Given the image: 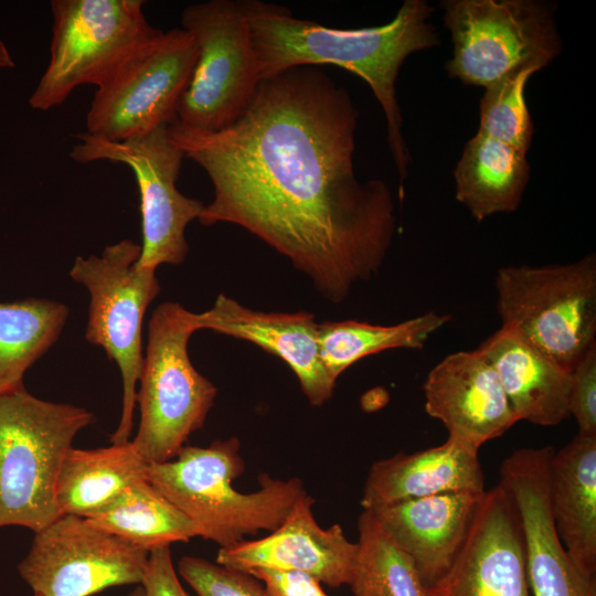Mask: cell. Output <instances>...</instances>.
Listing matches in <instances>:
<instances>
[{
	"label": "cell",
	"mask_w": 596,
	"mask_h": 596,
	"mask_svg": "<svg viewBox=\"0 0 596 596\" xmlns=\"http://www.w3.org/2000/svg\"><path fill=\"white\" fill-rule=\"evenodd\" d=\"M358 118L344 87L321 70L298 66L262 81L222 130L170 125L173 142L213 184L199 222L247 230L323 298L341 302L380 270L396 228L389 185L355 175Z\"/></svg>",
	"instance_id": "1"
},
{
	"label": "cell",
	"mask_w": 596,
	"mask_h": 596,
	"mask_svg": "<svg viewBox=\"0 0 596 596\" xmlns=\"http://www.w3.org/2000/svg\"><path fill=\"white\" fill-rule=\"evenodd\" d=\"M260 81L289 68L332 64L363 78L381 105L387 143L402 184L411 160L402 134L396 79L413 53L440 44L429 22L434 8L425 0H405L386 24L362 29H332L297 19L285 7L244 0Z\"/></svg>",
	"instance_id": "2"
},
{
	"label": "cell",
	"mask_w": 596,
	"mask_h": 596,
	"mask_svg": "<svg viewBox=\"0 0 596 596\" xmlns=\"http://www.w3.org/2000/svg\"><path fill=\"white\" fill-rule=\"evenodd\" d=\"M237 437L207 447L184 446L171 460L147 464L146 478L195 524L199 536L226 547L262 530L274 531L306 492L299 478L259 476V489L241 492L245 470Z\"/></svg>",
	"instance_id": "3"
},
{
	"label": "cell",
	"mask_w": 596,
	"mask_h": 596,
	"mask_svg": "<svg viewBox=\"0 0 596 596\" xmlns=\"http://www.w3.org/2000/svg\"><path fill=\"white\" fill-rule=\"evenodd\" d=\"M95 423L85 407L41 400L25 387L0 396V528L34 533L61 513L55 486L76 435Z\"/></svg>",
	"instance_id": "4"
},
{
	"label": "cell",
	"mask_w": 596,
	"mask_h": 596,
	"mask_svg": "<svg viewBox=\"0 0 596 596\" xmlns=\"http://www.w3.org/2000/svg\"><path fill=\"white\" fill-rule=\"evenodd\" d=\"M192 313L178 302L159 305L148 322L146 355L136 404L140 423L131 440L147 462L173 459L203 427L217 389L192 364L188 344L196 332Z\"/></svg>",
	"instance_id": "5"
},
{
	"label": "cell",
	"mask_w": 596,
	"mask_h": 596,
	"mask_svg": "<svg viewBox=\"0 0 596 596\" xmlns=\"http://www.w3.org/2000/svg\"><path fill=\"white\" fill-rule=\"evenodd\" d=\"M501 328L572 372L596 345V255L564 265L504 266L496 275Z\"/></svg>",
	"instance_id": "6"
},
{
	"label": "cell",
	"mask_w": 596,
	"mask_h": 596,
	"mask_svg": "<svg viewBox=\"0 0 596 596\" xmlns=\"http://www.w3.org/2000/svg\"><path fill=\"white\" fill-rule=\"evenodd\" d=\"M453 42L445 68L464 85L483 88L507 75L549 66L562 52L554 11L539 0H443Z\"/></svg>",
	"instance_id": "7"
},
{
	"label": "cell",
	"mask_w": 596,
	"mask_h": 596,
	"mask_svg": "<svg viewBox=\"0 0 596 596\" xmlns=\"http://www.w3.org/2000/svg\"><path fill=\"white\" fill-rule=\"evenodd\" d=\"M142 7L141 0H52L50 62L29 98L31 108L49 110L81 85L98 87L161 35Z\"/></svg>",
	"instance_id": "8"
},
{
	"label": "cell",
	"mask_w": 596,
	"mask_h": 596,
	"mask_svg": "<svg viewBox=\"0 0 596 596\" xmlns=\"http://www.w3.org/2000/svg\"><path fill=\"white\" fill-rule=\"evenodd\" d=\"M141 245L123 240L104 248L100 256H77L71 278L89 292L86 340L105 350L118 365L123 406L111 444L127 443L134 426L137 384L142 369V320L160 292L156 270L138 269Z\"/></svg>",
	"instance_id": "9"
},
{
	"label": "cell",
	"mask_w": 596,
	"mask_h": 596,
	"mask_svg": "<svg viewBox=\"0 0 596 596\" xmlns=\"http://www.w3.org/2000/svg\"><path fill=\"white\" fill-rule=\"evenodd\" d=\"M181 23L195 39L199 54L178 104L177 123L222 130L244 113L262 82L244 0L190 4Z\"/></svg>",
	"instance_id": "10"
},
{
	"label": "cell",
	"mask_w": 596,
	"mask_h": 596,
	"mask_svg": "<svg viewBox=\"0 0 596 596\" xmlns=\"http://www.w3.org/2000/svg\"><path fill=\"white\" fill-rule=\"evenodd\" d=\"M198 54L190 32L179 28L162 32L96 88L86 115V134L121 142L175 124Z\"/></svg>",
	"instance_id": "11"
},
{
	"label": "cell",
	"mask_w": 596,
	"mask_h": 596,
	"mask_svg": "<svg viewBox=\"0 0 596 596\" xmlns=\"http://www.w3.org/2000/svg\"><path fill=\"white\" fill-rule=\"evenodd\" d=\"M77 139L70 152L73 160L119 162L135 174L142 232L137 268L156 270L162 264H182L189 252L185 228L199 219L204 204L183 195L175 185L184 153L171 139L169 126L121 142L86 132L77 135Z\"/></svg>",
	"instance_id": "12"
},
{
	"label": "cell",
	"mask_w": 596,
	"mask_h": 596,
	"mask_svg": "<svg viewBox=\"0 0 596 596\" xmlns=\"http://www.w3.org/2000/svg\"><path fill=\"white\" fill-rule=\"evenodd\" d=\"M148 557V551L88 519L63 514L34 533L18 572L35 596H92L140 585Z\"/></svg>",
	"instance_id": "13"
},
{
	"label": "cell",
	"mask_w": 596,
	"mask_h": 596,
	"mask_svg": "<svg viewBox=\"0 0 596 596\" xmlns=\"http://www.w3.org/2000/svg\"><path fill=\"white\" fill-rule=\"evenodd\" d=\"M429 596H531L517 507L500 483L479 500L465 541Z\"/></svg>",
	"instance_id": "14"
},
{
	"label": "cell",
	"mask_w": 596,
	"mask_h": 596,
	"mask_svg": "<svg viewBox=\"0 0 596 596\" xmlns=\"http://www.w3.org/2000/svg\"><path fill=\"white\" fill-rule=\"evenodd\" d=\"M313 503L305 492L269 535L220 547L215 562L244 573L259 567L301 571L330 587L349 585L356 543L347 538L339 524L320 526L312 512Z\"/></svg>",
	"instance_id": "15"
},
{
	"label": "cell",
	"mask_w": 596,
	"mask_h": 596,
	"mask_svg": "<svg viewBox=\"0 0 596 596\" xmlns=\"http://www.w3.org/2000/svg\"><path fill=\"white\" fill-rule=\"evenodd\" d=\"M423 390L426 413L444 424L448 437L478 450L519 422L496 370L478 349L444 358Z\"/></svg>",
	"instance_id": "16"
},
{
	"label": "cell",
	"mask_w": 596,
	"mask_h": 596,
	"mask_svg": "<svg viewBox=\"0 0 596 596\" xmlns=\"http://www.w3.org/2000/svg\"><path fill=\"white\" fill-rule=\"evenodd\" d=\"M192 321L196 331L207 329L249 341L284 360L311 405L321 406L332 397L336 381L320 359L313 313L253 310L220 294L210 309L193 312Z\"/></svg>",
	"instance_id": "17"
},
{
	"label": "cell",
	"mask_w": 596,
	"mask_h": 596,
	"mask_svg": "<svg viewBox=\"0 0 596 596\" xmlns=\"http://www.w3.org/2000/svg\"><path fill=\"white\" fill-rule=\"evenodd\" d=\"M482 493L447 492L370 511L412 557L425 584L430 586L454 562Z\"/></svg>",
	"instance_id": "18"
},
{
	"label": "cell",
	"mask_w": 596,
	"mask_h": 596,
	"mask_svg": "<svg viewBox=\"0 0 596 596\" xmlns=\"http://www.w3.org/2000/svg\"><path fill=\"white\" fill-rule=\"evenodd\" d=\"M461 491H486L478 449L448 437L439 446L375 461L361 505L371 510L407 499Z\"/></svg>",
	"instance_id": "19"
},
{
	"label": "cell",
	"mask_w": 596,
	"mask_h": 596,
	"mask_svg": "<svg viewBox=\"0 0 596 596\" xmlns=\"http://www.w3.org/2000/svg\"><path fill=\"white\" fill-rule=\"evenodd\" d=\"M496 370L519 421L555 426L568 418L572 372L500 328L478 348Z\"/></svg>",
	"instance_id": "20"
},
{
	"label": "cell",
	"mask_w": 596,
	"mask_h": 596,
	"mask_svg": "<svg viewBox=\"0 0 596 596\" xmlns=\"http://www.w3.org/2000/svg\"><path fill=\"white\" fill-rule=\"evenodd\" d=\"M550 504L556 532L575 566L596 573V436L577 434L550 460Z\"/></svg>",
	"instance_id": "21"
},
{
	"label": "cell",
	"mask_w": 596,
	"mask_h": 596,
	"mask_svg": "<svg viewBox=\"0 0 596 596\" xmlns=\"http://www.w3.org/2000/svg\"><path fill=\"white\" fill-rule=\"evenodd\" d=\"M454 179L456 200L480 223L519 207L530 164L525 152L477 131L464 147Z\"/></svg>",
	"instance_id": "22"
},
{
	"label": "cell",
	"mask_w": 596,
	"mask_h": 596,
	"mask_svg": "<svg viewBox=\"0 0 596 596\" xmlns=\"http://www.w3.org/2000/svg\"><path fill=\"white\" fill-rule=\"evenodd\" d=\"M146 466L131 440L95 449L72 447L55 486L61 515L85 518L103 508L130 483L145 478Z\"/></svg>",
	"instance_id": "23"
},
{
	"label": "cell",
	"mask_w": 596,
	"mask_h": 596,
	"mask_svg": "<svg viewBox=\"0 0 596 596\" xmlns=\"http://www.w3.org/2000/svg\"><path fill=\"white\" fill-rule=\"evenodd\" d=\"M85 518L148 552L199 536L195 524L146 477L130 483L109 503Z\"/></svg>",
	"instance_id": "24"
},
{
	"label": "cell",
	"mask_w": 596,
	"mask_h": 596,
	"mask_svg": "<svg viewBox=\"0 0 596 596\" xmlns=\"http://www.w3.org/2000/svg\"><path fill=\"white\" fill-rule=\"evenodd\" d=\"M68 312L46 298L0 302V396L24 386L25 372L57 341Z\"/></svg>",
	"instance_id": "25"
},
{
	"label": "cell",
	"mask_w": 596,
	"mask_h": 596,
	"mask_svg": "<svg viewBox=\"0 0 596 596\" xmlns=\"http://www.w3.org/2000/svg\"><path fill=\"white\" fill-rule=\"evenodd\" d=\"M450 320L448 313L429 311L390 326L324 321L318 323L320 359L337 382L341 373L368 355L392 349H423L429 337Z\"/></svg>",
	"instance_id": "26"
},
{
	"label": "cell",
	"mask_w": 596,
	"mask_h": 596,
	"mask_svg": "<svg viewBox=\"0 0 596 596\" xmlns=\"http://www.w3.org/2000/svg\"><path fill=\"white\" fill-rule=\"evenodd\" d=\"M356 556L349 586L354 596H429L412 557L370 510L358 520Z\"/></svg>",
	"instance_id": "27"
},
{
	"label": "cell",
	"mask_w": 596,
	"mask_h": 596,
	"mask_svg": "<svg viewBox=\"0 0 596 596\" xmlns=\"http://www.w3.org/2000/svg\"><path fill=\"white\" fill-rule=\"evenodd\" d=\"M540 70L520 68L485 88L479 104L478 132L528 153L534 132L524 88Z\"/></svg>",
	"instance_id": "28"
},
{
	"label": "cell",
	"mask_w": 596,
	"mask_h": 596,
	"mask_svg": "<svg viewBox=\"0 0 596 596\" xmlns=\"http://www.w3.org/2000/svg\"><path fill=\"white\" fill-rule=\"evenodd\" d=\"M178 574L198 596H268L251 574L232 570L196 556H183Z\"/></svg>",
	"instance_id": "29"
},
{
	"label": "cell",
	"mask_w": 596,
	"mask_h": 596,
	"mask_svg": "<svg viewBox=\"0 0 596 596\" xmlns=\"http://www.w3.org/2000/svg\"><path fill=\"white\" fill-rule=\"evenodd\" d=\"M568 409L576 419L577 434L596 436V345L572 371Z\"/></svg>",
	"instance_id": "30"
},
{
	"label": "cell",
	"mask_w": 596,
	"mask_h": 596,
	"mask_svg": "<svg viewBox=\"0 0 596 596\" xmlns=\"http://www.w3.org/2000/svg\"><path fill=\"white\" fill-rule=\"evenodd\" d=\"M247 574L264 583L268 596H329L317 577L301 571L259 567Z\"/></svg>",
	"instance_id": "31"
},
{
	"label": "cell",
	"mask_w": 596,
	"mask_h": 596,
	"mask_svg": "<svg viewBox=\"0 0 596 596\" xmlns=\"http://www.w3.org/2000/svg\"><path fill=\"white\" fill-rule=\"evenodd\" d=\"M146 596H190L182 587L174 568L170 546L149 552L147 567L140 584Z\"/></svg>",
	"instance_id": "32"
},
{
	"label": "cell",
	"mask_w": 596,
	"mask_h": 596,
	"mask_svg": "<svg viewBox=\"0 0 596 596\" xmlns=\"http://www.w3.org/2000/svg\"><path fill=\"white\" fill-rule=\"evenodd\" d=\"M15 63L10 54L8 46L0 39V68H13Z\"/></svg>",
	"instance_id": "33"
},
{
	"label": "cell",
	"mask_w": 596,
	"mask_h": 596,
	"mask_svg": "<svg viewBox=\"0 0 596 596\" xmlns=\"http://www.w3.org/2000/svg\"><path fill=\"white\" fill-rule=\"evenodd\" d=\"M126 596H146V593L141 585H137V587Z\"/></svg>",
	"instance_id": "34"
},
{
	"label": "cell",
	"mask_w": 596,
	"mask_h": 596,
	"mask_svg": "<svg viewBox=\"0 0 596 596\" xmlns=\"http://www.w3.org/2000/svg\"><path fill=\"white\" fill-rule=\"evenodd\" d=\"M33 596H35V595H33Z\"/></svg>",
	"instance_id": "35"
}]
</instances>
